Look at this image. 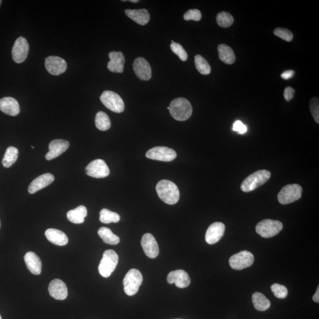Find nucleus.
Masks as SVG:
<instances>
[{
    "label": "nucleus",
    "mask_w": 319,
    "mask_h": 319,
    "mask_svg": "<svg viewBox=\"0 0 319 319\" xmlns=\"http://www.w3.org/2000/svg\"><path fill=\"white\" fill-rule=\"evenodd\" d=\"M130 2H131V3H136L139 2V0H130Z\"/></svg>",
    "instance_id": "44"
},
{
    "label": "nucleus",
    "mask_w": 319,
    "mask_h": 319,
    "mask_svg": "<svg viewBox=\"0 0 319 319\" xmlns=\"http://www.w3.org/2000/svg\"><path fill=\"white\" fill-rule=\"evenodd\" d=\"M233 131H236L238 134H243L247 131V127L241 121L238 120L233 124Z\"/></svg>",
    "instance_id": "40"
},
{
    "label": "nucleus",
    "mask_w": 319,
    "mask_h": 319,
    "mask_svg": "<svg viewBox=\"0 0 319 319\" xmlns=\"http://www.w3.org/2000/svg\"><path fill=\"white\" fill-rule=\"evenodd\" d=\"M142 282L143 276L139 269H131L124 278L123 284L125 292L129 296L137 294Z\"/></svg>",
    "instance_id": "5"
},
{
    "label": "nucleus",
    "mask_w": 319,
    "mask_h": 319,
    "mask_svg": "<svg viewBox=\"0 0 319 319\" xmlns=\"http://www.w3.org/2000/svg\"><path fill=\"white\" fill-rule=\"evenodd\" d=\"M49 292L52 297L59 300H65L68 294L67 285L59 279H55L50 282Z\"/></svg>",
    "instance_id": "18"
},
{
    "label": "nucleus",
    "mask_w": 319,
    "mask_h": 319,
    "mask_svg": "<svg viewBox=\"0 0 319 319\" xmlns=\"http://www.w3.org/2000/svg\"><path fill=\"white\" fill-rule=\"evenodd\" d=\"M100 220L103 223H117L120 221V216L116 212L111 211L108 209H103L101 210Z\"/></svg>",
    "instance_id": "32"
},
{
    "label": "nucleus",
    "mask_w": 319,
    "mask_h": 319,
    "mask_svg": "<svg viewBox=\"0 0 319 319\" xmlns=\"http://www.w3.org/2000/svg\"><path fill=\"white\" fill-rule=\"evenodd\" d=\"M19 156V150L15 147H9L2 160L3 166L9 168L14 164L17 161Z\"/></svg>",
    "instance_id": "30"
},
{
    "label": "nucleus",
    "mask_w": 319,
    "mask_h": 319,
    "mask_svg": "<svg viewBox=\"0 0 319 319\" xmlns=\"http://www.w3.org/2000/svg\"><path fill=\"white\" fill-rule=\"evenodd\" d=\"M0 319H2L1 315H0Z\"/></svg>",
    "instance_id": "48"
},
{
    "label": "nucleus",
    "mask_w": 319,
    "mask_h": 319,
    "mask_svg": "<svg viewBox=\"0 0 319 319\" xmlns=\"http://www.w3.org/2000/svg\"><path fill=\"white\" fill-rule=\"evenodd\" d=\"M146 157L148 159L169 162L176 159L175 151L167 147H155L147 151Z\"/></svg>",
    "instance_id": "10"
},
{
    "label": "nucleus",
    "mask_w": 319,
    "mask_h": 319,
    "mask_svg": "<svg viewBox=\"0 0 319 319\" xmlns=\"http://www.w3.org/2000/svg\"><path fill=\"white\" fill-rule=\"evenodd\" d=\"M126 16L136 24L141 26H144L149 22L150 15L147 9L139 10H126L125 11Z\"/></svg>",
    "instance_id": "23"
},
{
    "label": "nucleus",
    "mask_w": 319,
    "mask_h": 319,
    "mask_svg": "<svg viewBox=\"0 0 319 319\" xmlns=\"http://www.w3.org/2000/svg\"><path fill=\"white\" fill-rule=\"evenodd\" d=\"M87 214L86 207L81 205L75 209L70 210L67 213V218L70 222L76 224H80L84 222L85 218Z\"/></svg>",
    "instance_id": "26"
},
{
    "label": "nucleus",
    "mask_w": 319,
    "mask_h": 319,
    "mask_svg": "<svg viewBox=\"0 0 319 319\" xmlns=\"http://www.w3.org/2000/svg\"><path fill=\"white\" fill-rule=\"evenodd\" d=\"M95 126L99 130L107 131L109 130L111 126V120L109 117L104 112L100 111L96 115L95 120Z\"/></svg>",
    "instance_id": "31"
},
{
    "label": "nucleus",
    "mask_w": 319,
    "mask_h": 319,
    "mask_svg": "<svg viewBox=\"0 0 319 319\" xmlns=\"http://www.w3.org/2000/svg\"><path fill=\"white\" fill-rule=\"evenodd\" d=\"M32 149H35V147L34 146H32Z\"/></svg>",
    "instance_id": "46"
},
{
    "label": "nucleus",
    "mask_w": 319,
    "mask_h": 319,
    "mask_svg": "<svg viewBox=\"0 0 319 319\" xmlns=\"http://www.w3.org/2000/svg\"><path fill=\"white\" fill-rule=\"evenodd\" d=\"M45 67L49 74L59 75L67 71V63L64 59L51 56L45 59Z\"/></svg>",
    "instance_id": "13"
},
{
    "label": "nucleus",
    "mask_w": 319,
    "mask_h": 319,
    "mask_svg": "<svg viewBox=\"0 0 319 319\" xmlns=\"http://www.w3.org/2000/svg\"><path fill=\"white\" fill-rule=\"evenodd\" d=\"M186 21H194L198 22L202 18L201 12L197 9H192L186 12L183 16Z\"/></svg>",
    "instance_id": "38"
},
{
    "label": "nucleus",
    "mask_w": 319,
    "mask_h": 319,
    "mask_svg": "<svg viewBox=\"0 0 319 319\" xmlns=\"http://www.w3.org/2000/svg\"><path fill=\"white\" fill-rule=\"evenodd\" d=\"M176 319H180V318H176Z\"/></svg>",
    "instance_id": "49"
},
{
    "label": "nucleus",
    "mask_w": 319,
    "mask_h": 319,
    "mask_svg": "<svg viewBox=\"0 0 319 319\" xmlns=\"http://www.w3.org/2000/svg\"><path fill=\"white\" fill-rule=\"evenodd\" d=\"M254 261V256L251 252L243 251L234 254L230 258L229 263L231 267L236 270L251 267Z\"/></svg>",
    "instance_id": "9"
},
{
    "label": "nucleus",
    "mask_w": 319,
    "mask_h": 319,
    "mask_svg": "<svg viewBox=\"0 0 319 319\" xmlns=\"http://www.w3.org/2000/svg\"><path fill=\"white\" fill-rule=\"evenodd\" d=\"M118 255L113 249L106 250L104 253L98 271L104 278H108L116 269L118 263Z\"/></svg>",
    "instance_id": "4"
},
{
    "label": "nucleus",
    "mask_w": 319,
    "mask_h": 319,
    "mask_svg": "<svg viewBox=\"0 0 319 319\" xmlns=\"http://www.w3.org/2000/svg\"><path fill=\"white\" fill-rule=\"evenodd\" d=\"M110 61L107 64V68L111 72L122 73L124 71L125 58L122 52H111L108 55Z\"/></svg>",
    "instance_id": "21"
},
{
    "label": "nucleus",
    "mask_w": 319,
    "mask_h": 319,
    "mask_svg": "<svg viewBox=\"0 0 319 319\" xmlns=\"http://www.w3.org/2000/svg\"><path fill=\"white\" fill-rule=\"evenodd\" d=\"M295 72L292 70L286 71L281 75V78L285 80H288L294 77Z\"/></svg>",
    "instance_id": "42"
},
{
    "label": "nucleus",
    "mask_w": 319,
    "mask_h": 319,
    "mask_svg": "<svg viewBox=\"0 0 319 319\" xmlns=\"http://www.w3.org/2000/svg\"><path fill=\"white\" fill-rule=\"evenodd\" d=\"M29 52V45L24 37H19L13 46L12 54L13 60L17 64L25 62Z\"/></svg>",
    "instance_id": "12"
},
{
    "label": "nucleus",
    "mask_w": 319,
    "mask_h": 319,
    "mask_svg": "<svg viewBox=\"0 0 319 319\" xmlns=\"http://www.w3.org/2000/svg\"><path fill=\"white\" fill-rule=\"evenodd\" d=\"M0 227H1V222H0Z\"/></svg>",
    "instance_id": "47"
},
{
    "label": "nucleus",
    "mask_w": 319,
    "mask_h": 319,
    "mask_svg": "<svg viewBox=\"0 0 319 319\" xmlns=\"http://www.w3.org/2000/svg\"><path fill=\"white\" fill-rule=\"evenodd\" d=\"M234 22L233 16L228 12L219 13L216 16L217 24L221 28H227L232 26Z\"/></svg>",
    "instance_id": "34"
},
{
    "label": "nucleus",
    "mask_w": 319,
    "mask_h": 319,
    "mask_svg": "<svg viewBox=\"0 0 319 319\" xmlns=\"http://www.w3.org/2000/svg\"><path fill=\"white\" fill-rule=\"evenodd\" d=\"M98 233L105 244L117 245L120 242V238L115 235L110 228L106 227H102L98 230Z\"/></svg>",
    "instance_id": "29"
},
{
    "label": "nucleus",
    "mask_w": 319,
    "mask_h": 319,
    "mask_svg": "<svg viewBox=\"0 0 319 319\" xmlns=\"http://www.w3.org/2000/svg\"><path fill=\"white\" fill-rule=\"evenodd\" d=\"M168 283L175 284L177 287L184 288L188 287L190 284V278L187 272L183 269L170 272L167 278Z\"/></svg>",
    "instance_id": "17"
},
{
    "label": "nucleus",
    "mask_w": 319,
    "mask_h": 319,
    "mask_svg": "<svg viewBox=\"0 0 319 319\" xmlns=\"http://www.w3.org/2000/svg\"><path fill=\"white\" fill-rule=\"evenodd\" d=\"M70 147V143L64 140H52L49 145V152L46 155V159L52 160L63 154Z\"/></svg>",
    "instance_id": "19"
},
{
    "label": "nucleus",
    "mask_w": 319,
    "mask_h": 319,
    "mask_svg": "<svg viewBox=\"0 0 319 319\" xmlns=\"http://www.w3.org/2000/svg\"><path fill=\"white\" fill-rule=\"evenodd\" d=\"M310 108L312 116H313L315 122L319 123V105L318 98L314 97L312 98L310 103Z\"/></svg>",
    "instance_id": "39"
},
{
    "label": "nucleus",
    "mask_w": 319,
    "mask_h": 319,
    "mask_svg": "<svg viewBox=\"0 0 319 319\" xmlns=\"http://www.w3.org/2000/svg\"><path fill=\"white\" fill-rule=\"evenodd\" d=\"M271 289L273 294L278 298H285L288 295L287 288L284 285L274 284L271 285Z\"/></svg>",
    "instance_id": "36"
},
{
    "label": "nucleus",
    "mask_w": 319,
    "mask_h": 319,
    "mask_svg": "<svg viewBox=\"0 0 319 319\" xmlns=\"http://www.w3.org/2000/svg\"><path fill=\"white\" fill-rule=\"evenodd\" d=\"M2 3V0H0V6H1Z\"/></svg>",
    "instance_id": "45"
},
{
    "label": "nucleus",
    "mask_w": 319,
    "mask_h": 319,
    "mask_svg": "<svg viewBox=\"0 0 319 319\" xmlns=\"http://www.w3.org/2000/svg\"><path fill=\"white\" fill-rule=\"evenodd\" d=\"M55 180V177L51 173H45L39 176L30 184L28 192L34 194L45 187L50 185Z\"/></svg>",
    "instance_id": "20"
},
{
    "label": "nucleus",
    "mask_w": 319,
    "mask_h": 319,
    "mask_svg": "<svg viewBox=\"0 0 319 319\" xmlns=\"http://www.w3.org/2000/svg\"><path fill=\"white\" fill-rule=\"evenodd\" d=\"M170 48L174 54L178 56L181 61L183 62L187 61L188 55H187V52L183 49L182 45L177 44V43L173 42V44L170 45Z\"/></svg>",
    "instance_id": "35"
},
{
    "label": "nucleus",
    "mask_w": 319,
    "mask_h": 319,
    "mask_svg": "<svg viewBox=\"0 0 319 319\" xmlns=\"http://www.w3.org/2000/svg\"><path fill=\"white\" fill-rule=\"evenodd\" d=\"M282 228L283 225L281 222L272 219H264L256 225V232L262 238H271L280 232Z\"/></svg>",
    "instance_id": "6"
},
{
    "label": "nucleus",
    "mask_w": 319,
    "mask_h": 319,
    "mask_svg": "<svg viewBox=\"0 0 319 319\" xmlns=\"http://www.w3.org/2000/svg\"><path fill=\"white\" fill-rule=\"evenodd\" d=\"M225 231V225L222 222H216L209 226L205 235L206 241L210 245L215 244L221 239Z\"/></svg>",
    "instance_id": "15"
},
{
    "label": "nucleus",
    "mask_w": 319,
    "mask_h": 319,
    "mask_svg": "<svg viewBox=\"0 0 319 319\" xmlns=\"http://www.w3.org/2000/svg\"><path fill=\"white\" fill-rule=\"evenodd\" d=\"M45 235L49 241L55 245L64 246L68 243V238L64 232L57 229H48Z\"/></svg>",
    "instance_id": "25"
},
{
    "label": "nucleus",
    "mask_w": 319,
    "mask_h": 319,
    "mask_svg": "<svg viewBox=\"0 0 319 319\" xmlns=\"http://www.w3.org/2000/svg\"><path fill=\"white\" fill-rule=\"evenodd\" d=\"M85 172L88 176L94 178H105L110 174L109 167L105 161L102 159H96L91 162L85 168Z\"/></svg>",
    "instance_id": "11"
},
{
    "label": "nucleus",
    "mask_w": 319,
    "mask_h": 319,
    "mask_svg": "<svg viewBox=\"0 0 319 319\" xmlns=\"http://www.w3.org/2000/svg\"><path fill=\"white\" fill-rule=\"evenodd\" d=\"M0 110L11 116H16L21 108L18 101L12 97H5L0 100Z\"/></svg>",
    "instance_id": "22"
},
{
    "label": "nucleus",
    "mask_w": 319,
    "mask_h": 319,
    "mask_svg": "<svg viewBox=\"0 0 319 319\" xmlns=\"http://www.w3.org/2000/svg\"><path fill=\"white\" fill-rule=\"evenodd\" d=\"M100 100L108 109L116 113H123L125 104L119 95L113 91H105L100 97Z\"/></svg>",
    "instance_id": "8"
},
{
    "label": "nucleus",
    "mask_w": 319,
    "mask_h": 319,
    "mask_svg": "<svg viewBox=\"0 0 319 319\" xmlns=\"http://www.w3.org/2000/svg\"><path fill=\"white\" fill-rule=\"evenodd\" d=\"M274 34L277 37L286 42H291L293 39V34L287 29L277 28L274 30Z\"/></svg>",
    "instance_id": "37"
},
{
    "label": "nucleus",
    "mask_w": 319,
    "mask_h": 319,
    "mask_svg": "<svg viewBox=\"0 0 319 319\" xmlns=\"http://www.w3.org/2000/svg\"><path fill=\"white\" fill-rule=\"evenodd\" d=\"M135 74L141 81H149L151 78V68L149 62L143 58L135 59L133 65Z\"/></svg>",
    "instance_id": "16"
},
{
    "label": "nucleus",
    "mask_w": 319,
    "mask_h": 319,
    "mask_svg": "<svg viewBox=\"0 0 319 319\" xmlns=\"http://www.w3.org/2000/svg\"><path fill=\"white\" fill-rule=\"evenodd\" d=\"M158 196L163 202L169 205H174L179 202L180 192L175 183L168 180L160 181L156 185Z\"/></svg>",
    "instance_id": "1"
},
{
    "label": "nucleus",
    "mask_w": 319,
    "mask_h": 319,
    "mask_svg": "<svg viewBox=\"0 0 319 319\" xmlns=\"http://www.w3.org/2000/svg\"><path fill=\"white\" fill-rule=\"evenodd\" d=\"M313 301L314 302H317V303H318V302H319V287H318V286L316 292H315V294L313 295Z\"/></svg>",
    "instance_id": "43"
},
{
    "label": "nucleus",
    "mask_w": 319,
    "mask_h": 319,
    "mask_svg": "<svg viewBox=\"0 0 319 319\" xmlns=\"http://www.w3.org/2000/svg\"><path fill=\"white\" fill-rule=\"evenodd\" d=\"M220 60L223 63L231 65L234 63L236 59L234 52L232 49L225 44L219 45L218 47Z\"/></svg>",
    "instance_id": "27"
},
{
    "label": "nucleus",
    "mask_w": 319,
    "mask_h": 319,
    "mask_svg": "<svg viewBox=\"0 0 319 319\" xmlns=\"http://www.w3.org/2000/svg\"><path fill=\"white\" fill-rule=\"evenodd\" d=\"M141 244L146 255L151 259L157 257L159 254V247L155 238L152 234L147 233L143 236Z\"/></svg>",
    "instance_id": "14"
},
{
    "label": "nucleus",
    "mask_w": 319,
    "mask_h": 319,
    "mask_svg": "<svg viewBox=\"0 0 319 319\" xmlns=\"http://www.w3.org/2000/svg\"><path fill=\"white\" fill-rule=\"evenodd\" d=\"M253 304L256 310L264 311L270 307L271 302L261 292H255L252 296Z\"/></svg>",
    "instance_id": "28"
},
{
    "label": "nucleus",
    "mask_w": 319,
    "mask_h": 319,
    "mask_svg": "<svg viewBox=\"0 0 319 319\" xmlns=\"http://www.w3.org/2000/svg\"><path fill=\"white\" fill-rule=\"evenodd\" d=\"M302 192V187L298 184L286 185L278 194V202L282 205L293 203L301 198Z\"/></svg>",
    "instance_id": "7"
},
{
    "label": "nucleus",
    "mask_w": 319,
    "mask_h": 319,
    "mask_svg": "<svg viewBox=\"0 0 319 319\" xmlns=\"http://www.w3.org/2000/svg\"><path fill=\"white\" fill-rule=\"evenodd\" d=\"M171 116L177 121H185L191 117L193 108L191 104L186 98L174 99L170 104Z\"/></svg>",
    "instance_id": "2"
},
{
    "label": "nucleus",
    "mask_w": 319,
    "mask_h": 319,
    "mask_svg": "<svg viewBox=\"0 0 319 319\" xmlns=\"http://www.w3.org/2000/svg\"><path fill=\"white\" fill-rule=\"evenodd\" d=\"M25 261L29 270L33 274L39 275L42 272V261L34 252H28L25 255Z\"/></svg>",
    "instance_id": "24"
},
{
    "label": "nucleus",
    "mask_w": 319,
    "mask_h": 319,
    "mask_svg": "<svg viewBox=\"0 0 319 319\" xmlns=\"http://www.w3.org/2000/svg\"><path fill=\"white\" fill-rule=\"evenodd\" d=\"M271 173L267 170H260L253 173L243 181L241 189L244 192H250L257 189L270 178Z\"/></svg>",
    "instance_id": "3"
},
{
    "label": "nucleus",
    "mask_w": 319,
    "mask_h": 319,
    "mask_svg": "<svg viewBox=\"0 0 319 319\" xmlns=\"http://www.w3.org/2000/svg\"><path fill=\"white\" fill-rule=\"evenodd\" d=\"M195 64L197 70L200 74L204 75H209L211 72V68L205 58L199 55L195 57Z\"/></svg>",
    "instance_id": "33"
},
{
    "label": "nucleus",
    "mask_w": 319,
    "mask_h": 319,
    "mask_svg": "<svg viewBox=\"0 0 319 319\" xmlns=\"http://www.w3.org/2000/svg\"><path fill=\"white\" fill-rule=\"evenodd\" d=\"M295 91L294 89H292L290 87H287L285 89L284 91V97L285 100L287 101H290L294 97V94Z\"/></svg>",
    "instance_id": "41"
}]
</instances>
